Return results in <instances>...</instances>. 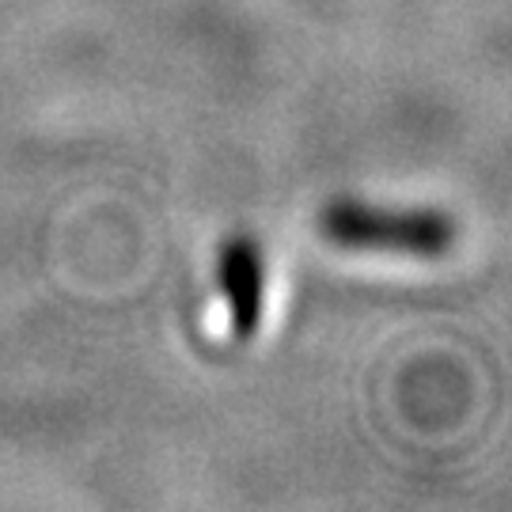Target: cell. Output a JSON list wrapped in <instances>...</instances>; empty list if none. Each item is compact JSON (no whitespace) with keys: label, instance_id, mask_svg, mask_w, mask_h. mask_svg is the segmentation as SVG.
<instances>
[{"label":"cell","instance_id":"cell-2","mask_svg":"<svg viewBox=\"0 0 512 512\" xmlns=\"http://www.w3.org/2000/svg\"><path fill=\"white\" fill-rule=\"evenodd\" d=\"M217 281L224 308H228V327L236 342H251L262 327V308H266V262L251 236H228L217 258Z\"/></svg>","mask_w":512,"mask_h":512},{"label":"cell","instance_id":"cell-1","mask_svg":"<svg viewBox=\"0 0 512 512\" xmlns=\"http://www.w3.org/2000/svg\"><path fill=\"white\" fill-rule=\"evenodd\" d=\"M319 232L346 251L440 258L456 243V220L440 209H384L357 198H334L319 209Z\"/></svg>","mask_w":512,"mask_h":512}]
</instances>
